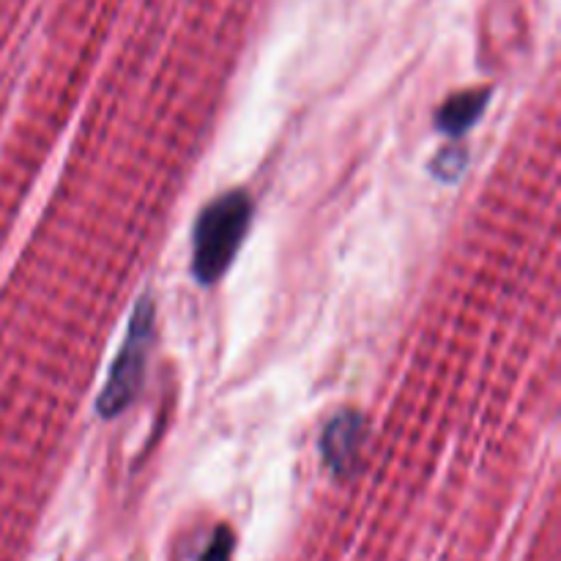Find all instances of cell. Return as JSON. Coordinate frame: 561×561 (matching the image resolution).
Returning a JSON list of instances; mask_svg holds the SVG:
<instances>
[{
    "mask_svg": "<svg viewBox=\"0 0 561 561\" xmlns=\"http://www.w3.org/2000/svg\"><path fill=\"white\" fill-rule=\"evenodd\" d=\"M252 222V201L244 190H233L208 203L192 228V274L201 285L225 277L239 255Z\"/></svg>",
    "mask_w": 561,
    "mask_h": 561,
    "instance_id": "1",
    "label": "cell"
},
{
    "mask_svg": "<svg viewBox=\"0 0 561 561\" xmlns=\"http://www.w3.org/2000/svg\"><path fill=\"white\" fill-rule=\"evenodd\" d=\"M153 337V301L151 296H140L135 305L126 327L124 345H121L118 356H115L113 367L107 373L102 392L96 400V414L104 420H113L121 411L129 409L131 400L137 398L142 383V373H146L148 348H151Z\"/></svg>",
    "mask_w": 561,
    "mask_h": 561,
    "instance_id": "2",
    "label": "cell"
},
{
    "mask_svg": "<svg viewBox=\"0 0 561 561\" xmlns=\"http://www.w3.org/2000/svg\"><path fill=\"white\" fill-rule=\"evenodd\" d=\"M367 422L359 411H340L321 433V458L334 477L345 480L356 471L365 447Z\"/></svg>",
    "mask_w": 561,
    "mask_h": 561,
    "instance_id": "3",
    "label": "cell"
},
{
    "mask_svg": "<svg viewBox=\"0 0 561 561\" xmlns=\"http://www.w3.org/2000/svg\"><path fill=\"white\" fill-rule=\"evenodd\" d=\"M488 102H491V88H469V91L455 93L438 107L436 118H433L436 129L447 137H463L482 118Z\"/></svg>",
    "mask_w": 561,
    "mask_h": 561,
    "instance_id": "4",
    "label": "cell"
},
{
    "mask_svg": "<svg viewBox=\"0 0 561 561\" xmlns=\"http://www.w3.org/2000/svg\"><path fill=\"white\" fill-rule=\"evenodd\" d=\"M466 164H469V153H466L463 148L449 146V148H444L436 159H433L431 170L438 181H447V184H453V181H458L460 175H463Z\"/></svg>",
    "mask_w": 561,
    "mask_h": 561,
    "instance_id": "5",
    "label": "cell"
},
{
    "mask_svg": "<svg viewBox=\"0 0 561 561\" xmlns=\"http://www.w3.org/2000/svg\"><path fill=\"white\" fill-rule=\"evenodd\" d=\"M233 557V531L228 526H217V531L208 540L206 551L197 561H230Z\"/></svg>",
    "mask_w": 561,
    "mask_h": 561,
    "instance_id": "6",
    "label": "cell"
}]
</instances>
